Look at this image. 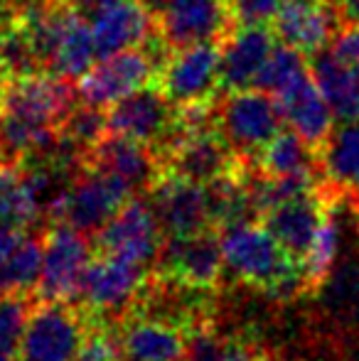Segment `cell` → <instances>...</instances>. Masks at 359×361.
<instances>
[{
    "label": "cell",
    "instance_id": "cell-1",
    "mask_svg": "<svg viewBox=\"0 0 359 361\" xmlns=\"http://www.w3.org/2000/svg\"><path fill=\"white\" fill-rule=\"evenodd\" d=\"M219 246L224 268H229L241 283L266 290L273 298H293L308 286L305 268L298 266V258L291 256L266 226L251 221L224 226Z\"/></svg>",
    "mask_w": 359,
    "mask_h": 361
},
{
    "label": "cell",
    "instance_id": "cell-2",
    "mask_svg": "<svg viewBox=\"0 0 359 361\" xmlns=\"http://www.w3.org/2000/svg\"><path fill=\"white\" fill-rule=\"evenodd\" d=\"M217 130L241 162L256 160L269 140L281 130L283 116L276 96L249 86L226 91L217 99Z\"/></svg>",
    "mask_w": 359,
    "mask_h": 361
},
{
    "label": "cell",
    "instance_id": "cell-3",
    "mask_svg": "<svg viewBox=\"0 0 359 361\" xmlns=\"http://www.w3.org/2000/svg\"><path fill=\"white\" fill-rule=\"evenodd\" d=\"M160 64H163V59H160L155 44L123 49V52L101 57V62L94 64L79 79V99L84 104L96 106V109H109L133 91L155 84Z\"/></svg>",
    "mask_w": 359,
    "mask_h": 361
},
{
    "label": "cell",
    "instance_id": "cell-4",
    "mask_svg": "<svg viewBox=\"0 0 359 361\" xmlns=\"http://www.w3.org/2000/svg\"><path fill=\"white\" fill-rule=\"evenodd\" d=\"M79 89L72 79H64L52 72H35L15 79H5L0 86V111L28 123L59 128L69 111L77 106Z\"/></svg>",
    "mask_w": 359,
    "mask_h": 361
},
{
    "label": "cell",
    "instance_id": "cell-5",
    "mask_svg": "<svg viewBox=\"0 0 359 361\" xmlns=\"http://www.w3.org/2000/svg\"><path fill=\"white\" fill-rule=\"evenodd\" d=\"M155 84L175 106L217 101V91L221 89L219 42H197L170 49L160 64Z\"/></svg>",
    "mask_w": 359,
    "mask_h": 361
},
{
    "label": "cell",
    "instance_id": "cell-6",
    "mask_svg": "<svg viewBox=\"0 0 359 361\" xmlns=\"http://www.w3.org/2000/svg\"><path fill=\"white\" fill-rule=\"evenodd\" d=\"M109 133L128 135L140 143H148L163 150L178 138L180 133V116L178 106L163 94L158 84L143 86L133 91L126 99L109 106Z\"/></svg>",
    "mask_w": 359,
    "mask_h": 361
},
{
    "label": "cell",
    "instance_id": "cell-7",
    "mask_svg": "<svg viewBox=\"0 0 359 361\" xmlns=\"http://www.w3.org/2000/svg\"><path fill=\"white\" fill-rule=\"evenodd\" d=\"M87 329L82 314L64 300H44L30 310L18 361H74Z\"/></svg>",
    "mask_w": 359,
    "mask_h": 361
},
{
    "label": "cell",
    "instance_id": "cell-8",
    "mask_svg": "<svg viewBox=\"0 0 359 361\" xmlns=\"http://www.w3.org/2000/svg\"><path fill=\"white\" fill-rule=\"evenodd\" d=\"M96 243L104 256L121 258L140 268L158 261L163 251V226L150 200L145 202L130 197L101 228Z\"/></svg>",
    "mask_w": 359,
    "mask_h": 361
},
{
    "label": "cell",
    "instance_id": "cell-9",
    "mask_svg": "<svg viewBox=\"0 0 359 361\" xmlns=\"http://www.w3.org/2000/svg\"><path fill=\"white\" fill-rule=\"evenodd\" d=\"M130 197H133V190L121 177L96 170V167H87L69 185L59 221L69 224L82 233H96Z\"/></svg>",
    "mask_w": 359,
    "mask_h": 361
},
{
    "label": "cell",
    "instance_id": "cell-10",
    "mask_svg": "<svg viewBox=\"0 0 359 361\" xmlns=\"http://www.w3.org/2000/svg\"><path fill=\"white\" fill-rule=\"evenodd\" d=\"M91 266V243L87 233L69 224H59L44 238V261L37 290L42 300H72L79 295Z\"/></svg>",
    "mask_w": 359,
    "mask_h": 361
},
{
    "label": "cell",
    "instance_id": "cell-11",
    "mask_svg": "<svg viewBox=\"0 0 359 361\" xmlns=\"http://www.w3.org/2000/svg\"><path fill=\"white\" fill-rule=\"evenodd\" d=\"M163 152L165 170L202 185H209L241 167V160L217 128L180 130Z\"/></svg>",
    "mask_w": 359,
    "mask_h": 361
},
{
    "label": "cell",
    "instance_id": "cell-12",
    "mask_svg": "<svg viewBox=\"0 0 359 361\" xmlns=\"http://www.w3.org/2000/svg\"><path fill=\"white\" fill-rule=\"evenodd\" d=\"M150 204L168 236H190L207 231L209 224H214L207 185L168 170L150 187Z\"/></svg>",
    "mask_w": 359,
    "mask_h": 361
},
{
    "label": "cell",
    "instance_id": "cell-13",
    "mask_svg": "<svg viewBox=\"0 0 359 361\" xmlns=\"http://www.w3.org/2000/svg\"><path fill=\"white\" fill-rule=\"evenodd\" d=\"M155 23L168 49L197 42H219L234 27L224 0H168L155 15Z\"/></svg>",
    "mask_w": 359,
    "mask_h": 361
},
{
    "label": "cell",
    "instance_id": "cell-14",
    "mask_svg": "<svg viewBox=\"0 0 359 361\" xmlns=\"http://www.w3.org/2000/svg\"><path fill=\"white\" fill-rule=\"evenodd\" d=\"M160 266L170 281L197 290H209L219 283L224 271L219 238L207 231L190 236H170L160 251Z\"/></svg>",
    "mask_w": 359,
    "mask_h": 361
},
{
    "label": "cell",
    "instance_id": "cell-15",
    "mask_svg": "<svg viewBox=\"0 0 359 361\" xmlns=\"http://www.w3.org/2000/svg\"><path fill=\"white\" fill-rule=\"evenodd\" d=\"M276 47V32L266 25H234L219 39L221 89L236 91L256 86L266 59Z\"/></svg>",
    "mask_w": 359,
    "mask_h": 361
},
{
    "label": "cell",
    "instance_id": "cell-16",
    "mask_svg": "<svg viewBox=\"0 0 359 361\" xmlns=\"http://www.w3.org/2000/svg\"><path fill=\"white\" fill-rule=\"evenodd\" d=\"M340 27V13L330 0H283L273 20L276 37L305 54L325 49Z\"/></svg>",
    "mask_w": 359,
    "mask_h": 361
},
{
    "label": "cell",
    "instance_id": "cell-17",
    "mask_svg": "<svg viewBox=\"0 0 359 361\" xmlns=\"http://www.w3.org/2000/svg\"><path fill=\"white\" fill-rule=\"evenodd\" d=\"M91 32L101 59L123 49L145 47L158 35V23L140 0H118L91 15Z\"/></svg>",
    "mask_w": 359,
    "mask_h": 361
},
{
    "label": "cell",
    "instance_id": "cell-18",
    "mask_svg": "<svg viewBox=\"0 0 359 361\" xmlns=\"http://www.w3.org/2000/svg\"><path fill=\"white\" fill-rule=\"evenodd\" d=\"M87 167L121 177L133 192L150 190L165 172L160 165V152L153 145L118 133H109L99 145H94L87 155Z\"/></svg>",
    "mask_w": 359,
    "mask_h": 361
},
{
    "label": "cell",
    "instance_id": "cell-19",
    "mask_svg": "<svg viewBox=\"0 0 359 361\" xmlns=\"http://www.w3.org/2000/svg\"><path fill=\"white\" fill-rule=\"evenodd\" d=\"M140 283H143V268L140 266L126 263L114 256H104L99 261H91L79 295H82L89 312L114 314L133 302Z\"/></svg>",
    "mask_w": 359,
    "mask_h": 361
},
{
    "label": "cell",
    "instance_id": "cell-20",
    "mask_svg": "<svg viewBox=\"0 0 359 361\" xmlns=\"http://www.w3.org/2000/svg\"><path fill=\"white\" fill-rule=\"evenodd\" d=\"M276 101L283 123H288L293 133L305 138L310 145L320 147L335 128V114L310 74L288 91H283L281 96H276Z\"/></svg>",
    "mask_w": 359,
    "mask_h": 361
},
{
    "label": "cell",
    "instance_id": "cell-21",
    "mask_svg": "<svg viewBox=\"0 0 359 361\" xmlns=\"http://www.w3.org/2000/svg\"><path fill=\"white\" fill-rule=\"evenodd\" d=\"M123 361H185L190 352L180 324L160 317H138L118 337Z\"/></svg>",
    "mask_w": 359,
    "mask_h": 361
},
{
    "label": "cell",
    "instance_id": "cell-22",
    "mask_svg": "<svg viewBox=\"0 0 359 361\" xmlns=\"http://www.w3.org/2000/svg\"><path fill=\"white\" fill-rule=\"evenodd\" d=\"M325 212L327 209L322 200L315 192H310V195L296 197V200L283 202L266 212V228L291 256L303 261L322 219H325Z\"/></svg>",
    "mask_w": 359,
    "mask_h": 361
},
{
    "label": "cell",
    "instance_id": "cell-23",
    "mask_svg": "<svg viewBox=\"0 0 359 361\" xmlns=\"http://www.w3.org/2000/svg\"><path fill=\"white\" fill-rule=\"evenodd\" d=\"M310 76L320 86L337 121H359V67L337 57L332 49L312 52Z\"/></svg>",
    "mask_w": 359,
    "mask_h": 361
},
{
    "label": "cell",
    "instance_id": "cell-24",
    "mask_svg": "<svg viewBox=\"0 0 359 361\" xmlns=\"http://www.w3.org/2000/svg\"><path fill=\"white\" fill-rule=\"evenodd\" d=\"M317 155L332 190L359 192V121H342L340 128H332Z\"/></svg>",
    "mask_w": 359,
    "mask_h": 361
},
{
    "label": "cell",
    "instance_id": "cell-25",
    "mask_svg": "<svg viewBox=\"0 0 359 361\" xmlns=\"http://www.w3.org/2000/svg\"><path fill=\"white\" fill-rule=\"evenodd\" d=\"M259 172L271 177L288 175H315V167H320V155L315 145L300 138L293 130H278L269 140V145L256 157Z\"/></svg>",
    "mask_w": 359,
    "mask_h": 361
},
{
    "label": "cell",
    "instance_id": "cell-26",
    "mask_svg": "<svg viewBox=\"0 0 359 361\" xmlns=\"http://www.w3.org/2000/svg\"><path fill=\"white\" fill-rule=\"evenodd\" d=\"M44 241L25 236L5 258H0V295H25L37 288L42 276Z\"/></svg>",
    "mask_w": 359,
    "mask_h": 361
},
{
    "label": "cell",
    "instance_id": "cell-27",
    "mask_svg": "<svg viewBox=\"0 0 359 361\" xmlns=\"http://www.w3.org/2000/svg\"><path fill=\"white\" fill-rule=\"evenodd\" d=\"M39 204L28 185L20 162L0 165V221L25 228L39 219Z\"/></svg>",
    "mask_w": 359,
    "mask_h": 361
},
{
    "label": "cell",
    "instance_id": "cell-28",
    "mask_svg": "<svg viewBox=\"0 0 359 361\" xmlns=\"http://www.w3.org/2000/svg\"><path fill=\"white\" fill-rule=\"evenodd\" d=\"M342 246V224L337 212H325L320 228H317L315 238H312L310 248H308L305 258H303V268H305L308 288H320L332 273L337 261V253Z\"/></svg>",
    "mask_w": 359,
    "mask_h": 361
},
{
    "label": "cell",
    "instance_id": "cell-29",
    "mask_svg": "<svg viewBox=\"0 0 359 361\" xmlns=\"http://www.w3.org/2000/svg\"><path fill=\"white\" fill-rule=\"evenodd\" d=\"M308 74H310V67H308L305 52L281 42L278 47H273V52L266 59L264 69L256 79V89L266 91L271 96H281L283 91L296 86Z\"/></svg>",
    "mask_w": 359,
    "mask_h": 361
},
{
    "label": "cell",
    "instance_id": "cell-30",
    "mask_svg": "<svg viewBox=\"0 0 359 361\" xmlns=\"http://www.w3.org/2000/svg\"><path fill=\"white\" fill-rule=\"evenodd\" d=\"M59 133L87 157L94 150V145H99L109 135V118H106L104 109H96V106L82 101V106H74L67 118L62 121Z\"/></svg>",
    "mask_w": 359,
    "mask_h": 361
},
{
    "label": "cell",
    "instance_id": "cell-31",
    "mask_svg": "<svg viewBox=\"0 0 359 361\" xmlns=\"http://www.w3.org/2000/svg\"><path fill=\"white\" fill-rule=\"evenodd\" d=\"M30 307L20 295H0V361H18Z\"/></svg>",
    "mask_w": 359,
    "mask_h": 361
},
{
    "label": "cell",
    "instance_id": "cell-32",
    "mask_svg": "<svg viewBox=\"0 0 359 361\" xmlns=\"http://www.w3.org/2000/svg\"><path fill=\"white\" fill-rule=\"evenodd\" d=\"M320 288H325V302L337 317L359 319V263L340 266Z\"/></svg>",
    "mask_w": 359,
    "mask_h": 361
},
{
    "label": "cell",
    "instance_id": "cell-33",
    "mask_svg": "<svg viewBox=\"0 0 359 361\" xmlns=\"http://www.w3.org/2000/svg\"><path fill=\"white\" fill-rule=\"evenodd\" d=\"M185 361H261L256 354L246 352L244 347H236V344H224L214 337H197L190 344V352H187Z\"/></svg>",
    "mask_w": 359,
    "mask_h": 361
},
{
    "label": "cell",
    "instance_id": "cell-34",
    "mask_svg": "<svg viewBox=\"0 0 359 361\" xmlns=\"http://www.w3.org/2000/svg\"><path fill=\"white\" fill-rule=\"evenodd\" d=\"M234 25H269L276 20L283 0H224Z\"/></svg>",
    "mask_w": 359,
    "mask_h": 361
},
{
    "label": "cell",
    "instance_id": "cell-35",
    "mask_svg": "<svg viewBox=\"0 0 359 361\" xmlns=\"http://www.w3.org/2000/svg\"><path fill=\"white\" fill-rule=\"evenodd\" d=\"M74 361H123L118 337H111L109 332L94 329V332H89L87 337H84Z\"/></svg>",
    "mask_w": 359,
    "mask_h": 361
},
{
    "label": "cell",
    "instance_id": "cell-36",
    "mask_svg": "<svg viewBox=\"0 0 359 361\" xmlns=\"http://www.w3.org/2000/svg\"><path fill=\"white\" fill-rule=\"evenodd\" d=\"M332 52L359 67V23H345L332 39Z\"/></svg>",
    "mask_w": 359,
    "mask_h": 361
},
{
    "label": "cell",
    "instance_id": "cell-37",
    "mask_svg": "<svg viewBox=\"0 0 359 361\" xmlns=\"http://www.w3.org/2000/svg\"><path fill=\"white\" fill-rule=\"evenodd\" d=\"M23 228L10 226V224L0 221V258H5L20 241H23Z\"/></svg>",
    "mask_w": 359,
    "mask_h": 361
},
{
    "label": "cell",
    "instance_id": "cell-38",
    "mask_svg": "<svg viewBox=\"0 0 359 361\" xmlns=\"http://www.w3.org/2000/svg\"><path fill=\"white\" fill-rule=\"evenodd\" d=\"M335 8L340 13L342 25L359 23V0H335Z\"/></svg>",
    "mask_w": 359,
    "mask_h": 361
},
{
    "label": "cell",
    "instance_id": "cell-39",
    "mask_svg": "<svg viewBox=\"0 0 359 361\" xmlns=\"http://www.w3.org/2000/svg\"><path fill=\"white\" fill-rule=\"evenodd\" d=\"M64 3H67L72 10H77V13H91V15H94L96 10L106 8V5H111V3H118V0H64Z\"/></svg>",
    "mask_w": 359,
    "mask_h": 361
},
{
    "label": "cell",
    "instance_id": "cell-40",
    "mask_svg": "<svg viewBox=\"0 0 359 361\" xmlns=\"http://www.w3.org/2000/svg\"><path fill=\"white\" fill-rule=\"evenodd\" d=\"M160 298H163V302L165 305H170V307H175V305H178V298H165V295L163 293H160ZM187 305V307H182L180 310V312H182V319H187V317H190V314H195L197 312V302H185ZM160 319H168V322H175V324H178V310H175V314H170V317H168V314H165V317H160Z\"/></svg>",
    "mask_w": 359,
    "mask_h": 361
},
{
    "label": "cell",
    "instance_id": "cell-41",
    "mask_svg": "<svg viewBox=\"0 0 359 361\" xmlns=\"http://www.w3.org/2000/svg\"><path fill=\"white\" fill-rule=\"evenodd\" d=\"M140 3H143L145 8H148L150 13H153V15H158L160 10H163V5L168 3V0H140Z\"/></svg>",
    "mask_w": 359,
    "mask_h": 361
},
{
    "label": "cell",
    "instance_id": "cell-42",
    "mask_svg": "<svg viewBox=\"0 0 359 361\" xmlns=\"http://www.w3.org/2000/svg\"><path fill=\"white\" fill-rule=\"evenodd\" d=\"M5 155V147H3V114H0V157Z\"/></svg>",
    "mask_w": 359,
    "mask_h": 361
},
{
    "label": "cell",
    "instance_id": "cell-43",
    "mask_svg": "<svg viewBox=\"0 0 359 361\" xmlns=\"http://www.w3.org/2000/svg\"><path fill=\"white\" fill-rule=\"evenodd\" d=\"M5 8V0H0V10H3Z\"/></svg>",
    "mask_w": 359,
    "mask_h": 361
},
{
    "label": "cell",
    "instance_id": "cell-44",
    "mask_svg": "<svg viewBox=\"0 0 359 361\" xmlns=\"http://www.w3.org/2000/svg\"><path fill=\"white\" fill-rule=\"evenodd\" d=\"M330 3H335V0H330Z\"/></svg>",
    "mask_w": 359,
    "mask_h": 361
}]
</instances>
